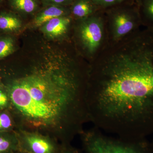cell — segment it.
I'll return each instance as SVG.
<instances>
[{
    "instance_id": "cell-8",
    "label": "cell",
    "mask_w": 153,
    "mask_h": 153,
    "mask_svg": "<svg viewBox=\"0 0 153 153\" xmlns=\"http://www.w3.org/2000/svg\"><path fill=\"white\" fill-rule=\"evenodd\" d=\"M69 7L71 14L78 19H86L99 10L91 0H75Z\"/></svg>"
},
{
    "instance_id": "cell-7",
    "label": "cell",
    "mask_w": 153,
    "mask_h": 153,
    "mask_svg": "<svg viewBox=\"0 0 153 153\" xmlns=\"http://www.w3.org/2000/svg\"><path fill=\"white\" fill-rule=\"evenodd\" d=\"M71 22L69 16L54 18L41 26V30L49 38H59L66 34Z\"/></svg>"
},
{
    "instance_id": "cell-21",
    "label": "cell",
    "mask_w": 153,
    "mask_h": 153,
    "mask_svg": "<svg viewBox=\"0 0 153 153\" xmlns=\"http://www.w3.org/2000/svg\"><path fill=\"white\" fill-rule=\"evenodd\" d=\"M151 145H152V148L153 149V140L152 141V142L151 143Z\"/></svg>"
},
{
    "instance_id": "cell-10",
    "label": "cell",
    "mask_w": 153,
    "mask_h": 153,
    "mask_svg": "<svg viewBox=\"0 0 153 153\" xmlns=\"http://www.w3.org/2000/svg\"><path fill=\"white\" fill-rule=\"evenodd\" d=\"M22 21L16 15L11 13L0 14V30L14 31L22 27Z\"/></svg>"
},
{
    "instance_id": "cell-18",
    "label": "cell",
    "mask_w": 153,
    "mask_h": 153,
    "mask_svg": "<svg viewBox=\"0 0 153 153\" xmlns=\"http://www.w3.org/2000/svg\"><path fill=\"white\" fill-rule=\"evenodd\" d=\"M9 101V97L6 91L0 90V109L6 107Z\"/></svg>"
},
{
    "instance_id": "cell-4",
    "label": "cell",
    "mask_w": 153,
    "mask_h": 153,
    "mask_svg": "<svg viewBox=\"0 0 153 153\" xmlns=\"http://www.w3.org/2000/svg\"><path fill=\"white\" fill-rule=\"evenodd\" d=\"M20 151L26 153H59L61 146L47 136L23 131L18 137Z\"/></svg>"
},
{
    "instance_id": "cell-5",
    "label": "cell",
    "mask_w": 153,
    "mask_h": 153,
    "mask_svg": "<svg viewBox=\"0 0 153 153\" xmlns=\"http://www.w3.org/2000/svg\"><path fill=\"white\" fill-rule=\"evenodd\" d=\"M101 18L94 15L85 19L79 29V36L87 52L93 54L100 46L103 38V30Z\"/></svg>"
},
{
    "instance_id": "cell-6",
    "label": "cell",
    "mask_w": 153,
    "mask_h": 153,
    "mask_svg": "<svg viewBox=\"0 0 153 153\" xmlns=\"http://www.w3.org/2000/svg\"><path fill=\"white\" fill-rule=\"evenodd\" d=\"M70 7L56 5L43 7L36 14L34 25L36 27H41L45 23L54 18L69 16Z\"/></svg>"
},
{
    "instance_id": "cell-22",
    "label": "cell",
    "mask_w": 153,
    "mask_h": 153,
    "mask_svg": "<svg viewBox=\"0 0 153 153\" xmlns=\"http://www.w3.org/2000/svg\"><path fill=\"white\" fill-rule=\"evenodd\" d=\"M2 1V0H0V1Z\"/></svg>"
},
{
    "instance_id": "cell-1",
    "label": "cell",
    "mask_w": 153,
    "mask_h": 153,
    "mask_svg": "<svg viewBox=\"0 0 153 153\" xmlns=\"http://www.w3.org/2000/svg\"><path fill=\"white\" fill-rule=\"evenodd\" d=\"M90 121L105 133L127 140L153 134V33L118 43L88 72Z\"/></svg>"
},
{
    "instance_id": "cell-9",
    "label": "cell",
    "mask_w": 153,
    "mask_h": 153,
    "mask_svg": "<svg viewBox=\"0 0 153 153\" xmlns=\"http://www.w3.org/2000/svg\"><path fill=\"white\" fill-rule=\"evenodd\" d=\"M11 8L25 15L36 14L40 10V0H9Z\"/></svg>"
},
{
    "instance_id": "cell-14",
    "label": "cell",
    "mask_w": 153,
    "mask_h": 153,
    "mask_svg": "<svg viewBox=\"0 0 153 153\" xmlns=\"http://www.w3.org/2000/svg\"><path fill=\"white\" fill-rule=\"evenodd\" d=\"M14 47V41L12 38L7 37L0 39V60L12 54Z\"/></svg>"
},
{
    "instance_id": "cell-20",
    "label": "cell",
    "mask_w": 153,
    "mask_h": 153,
    "mask_svg": "<svg viewBox=\"0 0 153 153\" xmlns=\"http://www.w3.org/2000/svg\"><path fill=\"white\" fill-rule=\"evenodd\" d=\"M16 153H26L25 152H22V151H19V152H17Z\"/></svg>"
},
{
    "instance_id": "cell-16",
    "label": "cell",
    "mask_w": 153,
    "mask_h": 153,
    "mask_svg": "<svg viewBox=\"0 0 153 153\" xmlns=\"http://www.w3.org/2000/svg\"><path fill=\"white\" fill-rule=\"evenodd\" d=\"M43 7L56 5L70 7L75 0H40Z\"/></svg>"
},
{
    "instance_id": "cell-15",
    "label": "cell",
    "mask_w": 153,
    "mask_h": 153,
    "mask_svg": "<svg viewBox=\"0 0 153 153\" xmlns=\"http://www.w3.org/2000/svg\"><path fill=\"white\" fill-rule=\"evenodd\" d=\"M12 126L13 121L10 116L7 113H0V131L10 129Z\"/></svg>"
},
{
    "instance_id": "cell-17",
    "label": "cell",
    "mask_w": 153,
    "mask_h": 153,
    "mask_svg": "<svg viewBox=\"0 0 153 153\" xmlns=\"http://www.w3.org/2000/svg\"><path fill=\"white\" fill-rule=\"evenodd\" d=\"M59 153H82L68 143H63Z\"/></svg>"
},
{
    "instance_id": "cell-2",
    "label": "cell",
    "mask_w": 153,
    "mask_h": 153,
    "mask_svg": "<svg viewBox=\"0 0 153 153\" xmlns=\"http://www.w3.org/2000/svg\"><path fill=\"white\" fill-rule=\"evenodd\" d=\"M5 85L23 123L57 135L68 143L90 121L88 80L61 51L44 45Z\"/></svg>"
},
{
    "instance_id": "cell-19",
    "label": "cell",
    "mask_w": 153,
    "mask_h": 153,
    "mask_svg": "<svg viewBox=\"0 0 153 153\" xmlns=\"http://www.w3.org/2000/svg\"><path fill=\"white\" fill-rule=\"evenodd\" d=\"M142 0H134V4L136 5L139 8L140 5L141 3Z\"/></svg>"
},
{
    "instance_id": "cell-13",
    "label": "cell",
    "mask_w": 153,
    "mask_h": 153,
    "mask_svg": "<svg viewBox=\"0 0 153 153\" xmlns=\"http://www.w3.org/2000/svg\"><path fill=\"white\" fill-rule=\"evenodd\" d=\"M99 10L112 8L124 4H134V0H91Z\"/></svg>"
},
{
    "instance_id": "cell-11",
    "label": "cell",
    "mask_w": 153,
    "mask_h": 153,
    "mask_svg": "<svg viewBox=\"0 0 153 153\" xmlns=\"http://www.w3.org/2000/svg\"><path fill=\"white\" fill-rule=\"evenodd\" d=\"M19 151L18 137L0 134V153H16Z\"/></svg>"
},
{
    "instance_id": "cell-12",
    "label": "cell",
    "mask_w": 153,
    "mask_h": 153,
    "mask_svg": "<svg viewBox=\"0 0 153 153\" xmlns=\"http://www.w3.org/2000/svg\"><path fill=\"white\" fill-rule=\"evenodd\" d=\"M139 8L141 19H144L148 29L153 30V0H142Z\"/></svg>"
},
{
    "instance_id": "cell-3",
    "label": "cell",
    "mask_w": 153,
    "mask_h": 153,
    "mask_svg": "<svg viewBox=\"0 0 153 153\" xmlns=\"http://www.w3.org/2000/svg\"><path fill=\"white\" fill-rule=\"evenodd\" d=\"M80 134L86 153H153L146 138L126 140L110 137L95 127L83 131Z\"/></svg>"
}]
</instances>
